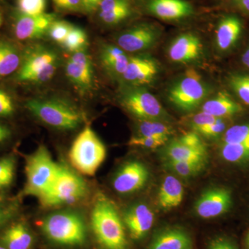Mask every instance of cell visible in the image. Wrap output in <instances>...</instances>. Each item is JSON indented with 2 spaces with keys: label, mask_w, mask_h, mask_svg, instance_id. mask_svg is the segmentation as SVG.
I'll use <instances>...</instances> for the list:
<instances>
[{
  "label": "cell",
  "mask_w": 249,
  "mask_h": 249,
  "mask_svg": "<svg viewBox=\"0 0 249 249\" xmlns=\"http://www.w3.org/2000/svg\"><path fill=\"white\" fill-rule=\"evenodd\" d=\"M93 231L104 249H129L124 222L115 206L106 196L96 198L91 214Z\"/></svg>",
  "instance_id": "1"
},
{
  "label": "cell",
  "mask_w": 249,
  "mask_h": 249,
  "mask_svg": "<svg viewBox=\"0 0 249 249\" xmlns=\"http://www.w3.org/2000/svg\"><path fill=\"white\" fill-rule=\"evenodd\" d=\"M26 107L44 124L61 130L76 129L84 121L83 113L74 105L61 98H33Z\"/></svg>",
  "instance_id": "2"
},
{
  "label": "cell",
  "mask_w": 249,
  "mask_h": 249,
  "mask_svg": "<svg viewBox=\"0 0 249 249\" xmlns=\"http://www.w3.org/2000/svg\"><path fill=\"white\" fill-rule=\"evenodd\" d=\"M41 228L47 238L56 245L76 247L86 242V226L76 213L60 211L49 214L42 221Z\"/></svg>",
  "instance_id": "3"
},
{
  "label": "cell",
  "mask_w": 249,
  "mask_h": 249,
  "mask_svg": "<svg viewBox=\"0 0 249 249\" xmlns=\"http://www.w3.org/2000/svg\"><path fill=\"white\" fill-rule=\"evenodd\" d=\"M69 157L77 171L93 176L106 160V148L94 131L87 125L73 141Z\"/></svg>",
  "instance_id": "4"
},
{
  "label": "cell",
  "mask_w": 249,
  "mask_h": 249,
  "mask_svg": "<svg viewBox=\"0 0 249 249\" xmlns=\"http://www.w3.org/2000/svg\"><path fill=\"white\" fill-rule=\"evenodd\" d=\"M60 165L52 159L48 149L40 145L25 160L26 183L22 195L40 197L53 183Z\"/></svg>",
  "instance_id": "5"
},
{
  "label": "cell",
  "mask_w": 249,
  "mask_h": 249,
  "mask_svg": "<svg viewBox=\"0 0 249 249\" xmlns=\"http://www.w3.org/2000/svg\"><path fill=\"white\" fill-rule=\"evenodd\" d=\"M87 194L88 187L83 179L71 170L60 165L53 183L39 199L44 207L55 208L78 202Z\"/></svg>",
  "instance_id": "6"
},
{
  "label": "cell",
  "mask_w": 249,
  "mask_h": 249,
  "mask_svg": "<svg viewBox=\"0 0 249 249\" xmlns=\"http://www.w3.org/2000/svg\"><path fill=\"white\" fill-rule=\"evenodd\" d=\"M57 54L47 47L36 46L28 50L17 74L21 83L41 84L53 78L58 70Z\"/></svg>",
  "instance_id": "7"
},
{
  "label": "cell",
  "mask_w": 249,
  "mask_h": 249,
  "mask_svg": "<svg viewBox=\"0 0 249 249\" xmlns=\"http://www.w3.org/2000/svg\"><path fill=\"white\" fill-rule=\"evenodd\" d=\"M206 95L207 88L200 75L193 69H189L182 78L172 87L168 98L178 109L190 111L197 107Z\"/></svg>",
  "instance_id": "8"
},
{
  "label": "cell",
  "mask_w": 249,
  "mask_h": 249,
  "mask_svg": "<svg viewBox=\"0 0 249 249\" xmlns=\"http://www.w3.org/2000/svg\"><path fill=\"white\" fill-rule=\"evenodd\" d=\"M121 104L132 115L142 120H161L168 114L151 93L142 89H129L121 97Z\"/></svg>",
  "instance_id": "9"
},
{
  "label": "cell",
  "mask_w": 249,
  "mask_h": 249,
  "mask_svg": "<svg viewBox=\"0 0 249 249\" xmlns=\"http://www.w3.org/2000/svg\"><path fill=\"white\" fill-rule=\"evenodd\" d=\"M149 178L147 167L138 160H132L123 165L116 173L113 179V188L119 194H131L145 186Z\"/></svg>",
  "instance_id": "10"
},
{
  "label": "cell",
  "mask_w": 249,
  "mask_h": 249,
  "mask_svg": "<svg viewBox=\"0 0 249 249\" xmlns=\"http://www.w3.org/2000/svg\"><path fill=\"white\" fill-rule=\"evenodd\" d=\"M232 205L231 193L224 188H213L204 192L195 204L196 215L212 219L227 213Z\"/></svg>",
  "instance_id": "11"
},
{
  "label": "cell",
  "mask_w": 249,
  "mask_h": 249,
  "mask_svg": "<svg viewBox=\"0 0 249 249\" xmlns=\"http://www.w3.org/2000/svg\"><path fill=\"white\" fill-rule=\"evenodd\" d=\"M56 16L44 14L27 16L19 13L14 22V34L19 40H34L48 32L51 24L55 20Z\"/></svg>",
  "instance_id": "12"
},
{
  "label": "cell",
  "mask_w": 249,
  "mask_h": 249,
  "mask_svg": "<svg viewBox=\"0 0 249 249\" xmlns=\"http://www.w3.org/2000/svg\"><path fill=\"white\" fill-rule=\"evenodd\" d=\"M65 71L69 80L80 91H89L92 88V62L84 51L73 53L67 62Z\"/></svg>",
  "instance_id": "13"
},
{
  "label": "cell",
  "mask_w": 249,
  "mask_h": 249,
  "mask_svg": "<svg viewBox=\"0 0 249 249\" xmlns=\"http://www.w3.org/2000/svg\"><path fill=\"white\" fill-rule=\"evenodd\" d=\"M157 29L150 24H142L124 31L119 36L117 43L124 52H142L150 48L158 39Z\"/></svg>",
  "instance_id": "14"
},
{
  "label": "cell",
  "mask_w": 249,
  "mask_h": 249,
  "mask_svg": "<svg viewBox=\"0 0 249 249\" xmlns=\"http://www.w3.org/2000/svg\"><path fill=\"white\" fill-rule=\"evenodd\" d=\"M155 221V214L151 209L143 203H138L126 210L124 222L128 230L131 238L140 240L151 230Z\"/></svg>",
  "instance_id": "15"
},
{
  "label": "cell",
  "mask_w": 249,
  "mask_h": 249,
  "mask_svg": "<svg viewBox=\"0 0 249 249\" xmlns=\"http://www.w3.org/2000/svg\"><path fill=\"white\" fill-rule=\"evenodd\" d=\"M159 71L158 65L154 59L139 55L129 57L128 65L122 78L134 86L148 84Z\"/></svg>",
  "instance_id": "16"
},
{
  "label": "cell",
  "mask_w": 249,
  "mask_h": 249,
  "mask_svg": "<svg viewBox=\"0 0 249 249\" xmlns=\"http://www.w3.org/2000/svg\"><path fill=\"white\" fill-rule=\"evenodd\" d=\"M203 51V45L197 36L192 34L178 36L170 44L168 56L172 61L185 63L199 58Z\"/></svg>",
  "instance_id": "17"
},
{
  "label": "cell",
  "mask_w": 249,
  "mask_h": 249,
  "mask_svg": "<svg viewBox=\"0 0 249 249\" xmlns=\"http://www.w3.org/2000/svg\"><path fill=\"white\" fill-rule=\"evenodd\" d=\"M147 9L156 17L165 20H175L188 17L193 7L186 0H150Z\"/></svg>",
  "instance_id": "18"
},
{
  "label": "cell",
  "mask_w": 249,
  "mask_h": 249,
  "mask_svg": "<svg viewBox=\"0 0 249 249\" xmlns=\"http://www.w3.org/2000/svg\"><path fill=\"white\" fill-rule=\"evenodd\" d=\"M164 146L162 153L164 161H208L207 149L199 150L188 146L178 139L168 141Z\"/></svg>",
  "instance_id": "19"
},
{
  "label": "cell",
  "mask_w": 249,
  "mask_h": 249,
  "mask_svg": "<svg viewBox=\"0 0 249 249\" xmlns=\"http://www.w3.org/2000/svg\"><path fill=\"white\" fill-rule=\"evenodd\" d=\"M147 249H193L191 238L186 231L177 228L160 231Z\"/></svg>",
  "instance_id": "20"
},
{
  "label": "cell",
  "mask_w": 249,
  "mask_h": 249,
  "mask_svg": "<svg viewBox=\"0 0 249 249\" xmlns=\"http://www.w3.org/2000/svg\"><path fill=\"white\" fill-rule=\"evenodd\" d=\"M0 244L8 249H30L34 244V236L27 224L14 222L0 235Z\"/></svg>",
  "instance_id": "21"
},
{
  "label": "cell",
  "mask_w": 249,
  "mask_h": 249,
  "mask_svg": "<svg viewBox=\"0 0 249 249\" xmlns=\"http://www.w3.org/2000/svg\"><path fill=\"white\" fill-rule=\"evenodd\" d=\"M184 188L182 183L173 175L163 178L158 193V204L164 211L175 209L182 202Z\"/></svg>",
  "instance_id": "22"
},
{
  "label": "cell",
  "mask_w": 249,
  "mask_h": 249,
  "mask_svg": "<svg viewBox=\"0 0 249 249\" xmlns=\"http://www.w3.org/2000/svg\"><path fill=\"white\" fill-rule=\"evenodd\" d=\"M100 54L101 62L105 68L111 74L122 76L129 60L125 52L119 47L106 45L101 48Z\"/></svg>",
  "instance_id": "23"
},
{
  "label": "cell",
  "mask_w": 249,
  "mask_h": 249,
  "mask_svg": "<svg viewBox=\"0 0 249 249\" xmlns=\"http://www.w3.org/2000/svg\"><path fill=\"white\" fill-rule=\"evenodd\" d=\"M242 31L240 19L228 16L220 21L216 31V43L220 50L230 49L238 39Z\"/></svg>",
  "instance_id": "24"
},
{
  "label": "cell",
  "mask_w": 249,
  "mask_h": 249,
  "mask_svg": "<svg viewBox=\"0 0 249 249\" xmlns=\"http://www.w3.org/2000/svg\"><path fill=\"white\" fill-rule=\"evenodd\" d=\"M99 17L107 24H116L131 14L129 0H102L98 6Z\"/></svg>",
  "instance_id": "25"
},
{
  "label": "cell",
  "mask_w": 249,
  "mask_h": 249,
  "mask_svg": "<svg viewBox=\"0 0 249 249\" xmlns=\"http://www.w3.org/2000/svg\"><path fill=\"white\" fill-rule=\"evenodd\" d=\"M242 110L240 105L224 92L218 93L215 97L206 101L202 106V111L218 119L235 115Z\"/></svg>",
  "instance_id": "26"
},
{
  "label": "cell",
  "mask_w": 249,
  "mask_h": 249,
  "mask_svg": "<svg viewBox=\"0 0 249 249\" xmlns=\"http://www.w3.org/2000/svg\"><path fill=\"white\" fill-rule=\"evenodd\" d=\"M21 57L16 46L7 40H0V78L9 76L20 67Z\"/></svg>",
  "instance_id": "27"
},
{
  "label": "cell",
  "mask_w": 249,
  "mask_h": 249,
  "mask_svg": "<svg viewBox=\"0 0 249 249\" xmlns=\"http://www.w3.org/2000/svg\"><path fill=\"white\" fill-rule=\"evenodd\" d=\"M208 161H175L166 160L163 166L183 178L196 177L206 168Z\"/></svg>",
  "instance_id": "28"
},
{
  "label": "cell",
  "mask_w": 249,
  "mask_h": 249,
  "mask_svg": "<svg viewBox=\"0 0 249 249\" xmlns=\"http://www.w3.org/2000/svg\"><path fill=\"white\" fill-rule=\"evenodd\" d=\"M139 136L168 139L173 134V127L155 120H142L139 126Z\"/></svg>",
  "instance_id": "29"
},
{
  "label": "cell",
  "mask_w": 249,
  "mask_h": 249,
  "mask_svg": "<svg viewBox=\"0 0 249 249\" xmlns=\"http://www.w3.org/2000/svg\"><path fill=\"white\" fill-rule=\"evenodd\" d=\"M220 154L224 160L230 163H245L249 161V145L223 143Z\"/></svg>",
  "instance_id": "30"
},
{
  "label": "cell",
  "mask_w": 249,
  "mask_h": 249,
  "mask_svg": "<svg viewBox=\"0 0 249 249\" xmlns=\"http://www.w3.org/2000/svg\"><path fill=\"white\" fill-rule=\"evenodd\" d=\"M16 165V156L12 154L0 158V192L9 188L14 182Z\"/></svg>",
  "instance_id": "31"
},
{
  "label": "cell",
  "mask_w": 249,
  "mask_h": 249,
  "mask_svg": "<svg viewBox=\"0 0 249 249\" xmlns=\"http://www.w3.org/2000/svg\"><path fill=\"white\" fill-rule=\"evenodd\" d=\"M88 44L86 33L79 27H72L62 45L68 52L76 53L84 51Z\"/></svg>",
  "instance_id": "32"
},
{
  "label": "cell",
  "mask_w": 249,
  "mask_h": 249,
  "mask_svg": "<svg viewBox=\"0 0 249 249\" xmlns=\"http://www.w3.org/2000/svg\"><path fill=\"white\" fill-rule=\"evenodd\" d=\"M224 143L249 145V124H237L228 129L224 134Z\"/></svg>",
  "instance_id": "33"
},
{
  "label": "cell",
  "mask_w": 249,
  "mask_h": 249,
  "mask_svg": "<svg viewBox=\"0 0 249 249\" xmlns=\"http://www.w3.org/2000/svg\"><path fill=\"white\" fill-rule=\"evenodd\" d=\"M230 84L239 98L249 106V76L234 75L231 78Z\"/></svg>",
  "instance_id": "34"
},
{
  "label": "cell",
  "mask_w": 249,
  "mask_h": 249,
  "mask_svg": "<svg viewBox=\"0 0 249 249\" xmlns=\"http://www.w3.org/2000/svg\"><path fill=\"white\" fill-rule=\"evenodd\" d=\"M19 13L27 16H37L45 13L46 0H17Z\"/></svg>",
  "instance_id": "35"
},
{
  "label": "cell",
  "mask_w": 249,
  "mask_h": 249,
  "mask_svg": "<svg viewBox=\"0 0 249 249\" xmlns=\"http://www.w3.org/2000/svg\"><path fill=\"white\" fill-rule=\"evenodd\" d=\"M19 204L16 199L6 197L0 201V228L11 222L16 215Z\"/></svg>",
  "instance_id": "36"
},
{
  "label": "cell",
  "mask_w": 249,
  "mask_h": 249,
  "mask_svg": "<svg viewBox=\"0 0 249 249\" xmlns=\"http://www.w3.org/2000/svg\"><path fill=\"white\" fill-rule=\"evenodd\" d=\"M73 26L69 24L65 21L56 20L49 27L48 34L49 37L54 42L62 45L65 40L69 33L71 31Z\"/></svg>",
  "instance_id": "37"
},
{
  "label": "cell",
  "mask_w": 249,
  "mask_h": 249,
  "mask_svg": "<svg viewBox=\"0 0 249 249\" xmlns=\"http://www.w3.org/2000/svg\"><path fill=\"white\" fill-rule=\"evenodd\" d=\"M168 141L169 139H168L154 138L138 135L132 137L129 141L128 145L147 149H157L164 146Z\"/></svg>",
  "instance_id": "38"
},
{
  "label": "cell",
  "mask_w": 249,
  "mask_h": 249,
  "mask_svg": "<svg viewBox=\"0 0 249 249\" xmlns=\"http://www.w3.org/2000/svg\"><path fill=\"white\" fill-rule=\"evenodd\" d=\"M15 105L9 93L0 89V117H10L14 114Z\"/></svg>",
  "instance_id": "39"
},
{
  "label": "cell",
  "mask_w": 249,
  "mask_h": 249,
  "mask_svg": "<svg viewBox=\"0 0 249 249\" xmlns=\"http://www.w3.org/2000/svg\"><path fill=\"white\" fill-rule=\"evenodd\" d=\"M217 119L218 118L214 117L211 114L201 111V112L193 116L191 121H190V124H191L192 128L194 129L195 132H196L202 127H206V126L215 122Z\"/></svg>",
  "instance_id": "40"
},
{
  "label": "cell",
  "mask_w": 249,
  "mask_h": 249,
  "mask_svg": "<svg viewBox=\"0 0 249 249\" xmlns=\"http://www.w3.org/2000/svg\"><path fill=\"white\" fill-rule=\"evenodd\" d=\"M225 128V124L223 122L222 119H218L215 122L202 127L196 132L205 136V137H212L213 138V137H217L221 135Z\"/></svg>",
  "instance_id": "41"
},
{
  "label": "cell",
  "mask_w": 249,
  "mask_h": 249,
  "mask_svg": "<svg viewBox=\"0 0 249 249\" xmlns=\"http://www.w3.org/2000/svg\"><path fill=\"white\" fill-rule=\"evenodd\" d=\"M180 142L186 144L188 146L199 149V150H206V145L199 137V134L196 132H188L181 136L178 138Z\"/></svg>",
  "instance_id": "42"
},
{
  "label": "cell",
  "mask_w": 249,
  "mask_h": 249,
  "mask_svg": "<svg viewBox=\"0 0 249 249\" xmlns=\"http://www.w3.org/2000/svg\"><path fill=\"white\" fill-rule=\"evenodd\" d=\"M208 249H237L233 242L225 237H217L211 241Z\"/></svg>",
  "instance_id": "43"
},
{
  "label": "cell",
  "mask_w": 249,
  "mask_h": 249,
  "mask_svg": "<svg viewBox=\"0 0 249 249\" xmlns=\"http://www.w3.org/2000/svg\"><path fill=\"white\" fill-rule=\"evenodd\" d=\"M83 6V0H63L58 7L67 10L79 9Z\"/></svg>",
  "instance_id": "44"
},
{
  "label": "cell",
  "mask_w": 249,
  "mask_h": 249,
  "mask_svg": "<svg viewBox=\"0 0 249 249\" xmlns=\"http://www.w3.org/2000/svg\"><path fill=\"white\" fill-rule=\"evenodd\" d=\"M11 129L8 126L0 124V146L11 138Z\"/></svg>",
  "instance_id": "45"
},
{
  "label": "cell",
  "mask_w": 249,
  "mask_h": 249,
  "mask_svg": "<svg viewBox=\"0 0 249 249\" xmlns=\"http://www.w3.org/2000/svg\"><path fill=\"white\" fill-rule=\"evenodd\" d=\"M102 0H83V6L88 11L97 9Z\"/></svg>",
  "instance_id": "46"
},
{
  "label": "cell",
  "mask_w": 249,
  "mask_h": 249,
  "mask_svg": "<svg viewBox=\"0 0 249 249\" xmlns=\"http://www.w3.org/2000/svg\"><path fill=\"white\" fill-rule=\"evenodd\" d=\"M235 4L242 11L249 13V0H235Z\"/></svg>",
  "instance_id": "47"
},
{
  "label": "cell",
  "mask_w": 249,
  "mask_h": 249,
  "mask_svg": "<svg viewBox=\"0 0 249 249\" xmlns=\"http://www.w3.org/2000/svg\"><path fill=\"white\" fill-rule=\"evenodd\" d=\"M242 60L246 66L249 68V47L242 55Z\"/></svg>",
  "instance_id": "48"
},
{
  "label": "cell",
  "mask_w": 249,
  "mask_h": 249,
  "mask_svg": "<svg viewBox=\"0 0 249 249\" xmlns=\"http://www.w3.org/2000/svg\"><path fill=\"white\" fill-rule=\"evenodd\" d=\"M245 245L246 249H249V231L247 233V237H246Z\"/></svg>",
  "instance_id": "49"
},
{
  "label": "cell",
  "mask_w": 249,
  "mask_h": 249,
  "mask_svg": "<svg viewBox=\"0 0 249 249\" xmlns=\"http://www.w3.org/2000/svg\"><path fill=\"white\" fill-rule=\"evenodd\" d=\"M53 2L55 3V4L57 6H58V5L60 4L62 1H63V0H53Z\"/></svg>",
  "instance_id": "50"
},
{
  "label": "cell",
  "mask_w": 249,
  "mask_h": 249,
  "mask_svg": "<svg viewBox=\"0 0 249 249\" xmlns=\"http://www.w3.org/2000/svg\"><path fill=\"white\" fill-rule=\"evenodd\" d=\"M1 23H2V16H1V13H0V27H1Z\"/></svg>",
  "instance_id": "51"
},
{
  "label": "cell",
  "mask_w": 249,
  "mask_h": 249,
  "mask_svg": "<svg viewBox=\"0 0 249 249\" xmlns=\"http://www.w3.org/2000/svg\"><path fill=\"white\" fill-rule=\"evenodd\" d=\"M0 249H6V247H4V246L1 245V244H0Z\"/></svg>",
  "instance_id": "52"
}]
</instances>
